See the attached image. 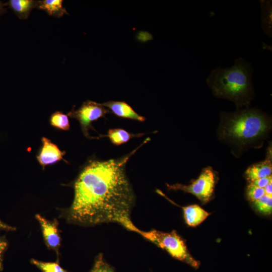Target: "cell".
Here are the masks:
<instances>
[{"label":"cell","mask_w":272,"mask_h":272,"mask_svg":"<svg viewBox=\"0 0 272 272\" xmlns=\"http://www.w3.org/2000/svg\"><path fill=\"white\" fill-rule=\"evenodd\" d=\"M149 139L118 159L90 161L74 183V198L65 217L71 223L93 226L117 223L128 231L137 228L130 219L135 197L125 172L129 159Z\"/></svg>","instance_id":"1"},{"label":"cell","mask_w":272,"mask_h":272,"mask_svg":"<svg viewBox=\"0 0 272 272\" xmlns=\"http://www.w3.org/2000/svg\"><path fill=\"white\" fill-rule=\"evenodd\" d=\"M220 116L219 138L240 151L261 141L271 128L269 117L256 108L222 112Z\"/></svg>","instance_id":"2"},{"label":"cell","mask_w":272,"mask_h":272,"mask_svg":"<svg viewBox=\"0 0 272 272\" xmlns=\"http://www.w3.org/2000/svg\"><path fill=\"white\" fill-rule=\"evenodd\" d=\"M252 73L250 63L239 58L230 68L218 67L214 70L207 83L215 96L233 101L237 109L242 106L248 108L254 94Z\"/></svg>","instance_id":"3"},{"label":"cell","mask_w":272,"mask_h":272,"mask_svg":"<svg viewBox=\"0 0 272 272\" xmlns=\"http://www.w3.org/2000/svg\"><path fill=\"white\" fill-rule=\"evenodd\" d=\"M146 240L166 250L172 257L197 269L200 262L190 254L185 241L177 232H165L152 229L148 231L137 228L134 231Z\"/></svg>","instance_id":"4"},{"label":"cell","mask_w":272,"mask_h":272,"mask_svg":"<svg viewBox=\"0 0 272 272\" xmlns=\"http://www.w3.org/2000/svg\"><path fill=\"white\" fill-rule=\"evenodd\" d=\"M217 181V175L213 168H204L198 177L189 184L181 183L167 184L169 190H181L195 196L202 205L210 201L213 196Z\"/></svg>","instance_id":"5"},{"label":"cell","mask_w":272,"mask_h":272,"mask_svg":"<svg viewBox=\"0 0 272 272\" xmlns=\"http://www.w3.org/2000/svg\"><path fill=\"white\" fill-rule=\"evenodd\" d=\"M109 110L102 104L87 100L83 103L77 110L73 109L68 116L76 119L79 122L84 135L88 137V130L92 127V123L101 117H104Z\"/></svg>","instance_id":"6"},{"label":"cell","mask_w":272,"mask_h":272,"mask_svg":"<svg viewBox=\"0 0 272 272\" xmlns=\"http://www.w3.org/2000/svg\"><path fill=\"white\" fill-rule=\"evenodd\" d=\"M35 217L40 225L47 247L55 251L58 254L61 242L58 221L56 219L53 221L48 220L39 214L36 215Z\"/></svg>","instance_id":"7"},{"label":"cell","mask_w":272,"mask_h":272,"mask_svg":"<svg viewBox=\"0 0 272 272\" xmlns=\"http://www.w3.org/2000/svg\"><path fill=\"white\" fill-rule=\"evenodd\" d=\"M41 141L42 145L37 156V159L43 169L46 166L63 160L65 151H61L56 145L46 137H43Z\"/></svg>","instance_id":"8"},{"label":"cell","mask_w":272,"mask_h":272,"mask_svg":"<svg viewBox=\"0 0 272 272\" xmlns=\"http://www.w3.org/2000/svg\"><path fill=\"white\" fill-rule=\"evenodd\" d=\"M271 148L269 147L266 159L250 166L245 172L246 180L249 182L255 180L271 176Z\"/></svg>","instance_id":"9"},{"label":"cell","mask_w":272,"mask_h":272,"mask_svg":"<svg viewBox=\"0 0 272 272\" xmlns=\"http://www.w3.org/2000/svg\"><path fill=\"white\" fill-rule=\"evenodd\" d=\"M117 116L143 122L145 117L137 113L127 103L124 101H109L102 103Z\"/></svg>","instance_id":"10"},{"label":"cell","mask_w":272,"mask_h":272,"mask_svg":"<svg viewBox=\"0 0 272 272\" xmlns=\"http://www.w3.org/2000/svg\"><path fill=\"white\" fill-rule=\"evenodd\" d=\"M187 225L191 227L198 226L204 221L210 213L197 205H191L181 207Z\"/></svg>","instance_id":"11"},{"label":"cell","mask_w":272,"mask_h":272,"mask_svg":"<svg viewBox=\"0 0 272 272\" xmlns=\"http://www.w3.org/2000/svg\"><path fill=\"white\" fill-rule=\"evenodd\" d=\"M39 1L9 0L5 3V6L11 9L21 19H27L31 11L37 8Z\"/></svg>","instance_id":"12"},{"label":"cell","mask_w":272,"mask_h":272,"mask_svg":"<svg viewBox=\"0 0 272 272\" xmlns=\"http://www.w3.org/2000/svg\"><path fill=\"white\" fill-rule=\"evenodd\" d=\"M62 0L39 1L37 8L45 11L49 15L59 18L64 14H68L66 9L62 6Z\"/></svg>","instance_id":"13"},{"label":"cell","mask_w":272,"mask_h":272,"mask_svg":"<svg viewBox=\"0 0 272 272\" xmlns=\"http://www.w3.org/2000/svg\"><path fill=\"white\" fill-rule=\"evenodd\" d=\"M143 133L133 134L122 128H111L108 130L107 137L111 143L115 146H120L128 142L131 139L140 137Z\"/></svg>","instance_id":"14"},{"label":"cell","mask_w":272,"mask_h":272,"mask_svg":"<svg viewBox=\"0 0 272 272\" xmlns=\"http://www.w3.org/2000/svg\"><path fill=\"white\" fill-rule=\"evenodd\" d=\"M262 28L264 33L271 37V1H260Z\"/></svg>","instance_id":"15"},{"label":"cell","mask_w":272,"mask_h":272,"mask_svg":"<svg viewBox=\"0 0 272 272\" xmlns=\"http://www.w3.org/2000/svg\"><path fill=\"white\" fill-rule=\"evenodd\" d=\"M50 123L59 129L68 130L70 128L68 115L60 111H56L51 115Z\"/></svg>","instance_id":"16"},{"label":"cell","mask_w":272,"mask_h":272,"mask_svg":"<svg viewBox=\"0 0 272 272\" xmlns=\"http://www.w3.org/2000/svg\"><path fill=\"white\" fill-rule=\"evenodd\" d=\"M254 208L260 213L270 215L272 212V195L264 194L254 201Z\"/></svg>","instance_id":"17"},{"label":"cell","mask_w":272,"mask_h":272,"mask_svg":"<svg viewBox=\"0 0 272 272\" xmlns=\"http://www.w3.org/2000/svg\"><path fill=\"white\" fill-rule=\"evenodd\" d=\"M30 261L42 272H68L58 262H44L35 259H32Z\"/></svg>","instance_id":"18"},{"label":"cell","mask_w":272,"mask_h":272,"mask_svg":"<svg viewBox=\"0 0 272 272\" xmlns=\"http://www.w3.org/2000/svg\"><path fill=\"white\" fill-rule=\"evenodd\" d=\"M89 272H115V270L105 261L103 255L99 253L96 257L93 266Z\"/></svg>","instance_id":"19"},{"label":"cell","mask_w":272,"mask_h":272,"mask_svg":"<svg viewBox=\"0 0 272 272\" xmlns=\"http://www.w3.org/2000/svg\"><path fill=\"white\" fill-rule=\"evenodd\" d=\"M265 193L264 188L256 186L253 184L249 182L246 190L247 199L252 203L262 197Z\"/></svg>","instance_id":"20"},{"label":"cell","mask_w":272,"mask_h":272,"mask_svg":"<svg viewBox=\"0 0 272 272\" xmlns=\"http://www.w3.org/2000/svg\"><path fill=\"white\" fill-rule=\"evenodd\" d=\"M8 247V242L5 236L0 235V271L4 268L3 257L4 254Z\"/></svg>","instance_id":"21"},{"label":"cell","mask_w":272,"mask_h":272,"mask_svg":"<svg viewBox=\"0 0 272 272\" xmlns=\"http://www.w3.org/2000/svg\"><path fill=\"white\" fill-rule=\"evenodd\" d=\"M272 182V176H270L267 177L258 179L253 181L249 182L256 185V186L260 188H264L268 183Z\"/></svg>","instance_id":"22"},{"label":"cell","mask_w":272,"mask_h":272,"mask_svg":"<svg viewBox=\"0 0 272 272\" xmlns=\"http://www.w3.org/2000/svg\"><path fill=\"white\" fill-rule=\"evenodd\" d=\"M15 230V227L6 224L0 220V231H12Z\"/></svg>","instance_id":"23"},{"label":"cell","mask_w":272,"mask_h":272,"mask_svg":"<svg viewBox=\"0 0 272 272\" xmlns=\"http://www.w3.org/2000/svg\"><path fill=\"white\" fill-rule=\"evenodd\" d=\"M265 193L268 195H272V182L268 183L264 187Z\"/></svg>","instance_id":"24"},{"label":"cell","mask_w":272,"mask_h":272,"mask_svg":"<svg viewBox=\"0 0 272 272\" xmlns=\"http://www.w3.org/2000/svg\"><path fill=\"white\" fill-rule=\"evenodd\" d=\"M5 5L2 1H0V17L7 12V9L5 8Z\"/></svg>","instance_id":"25"}]
</instances>
